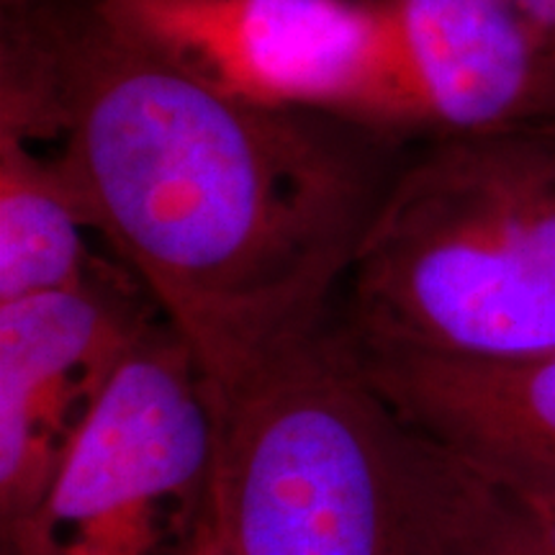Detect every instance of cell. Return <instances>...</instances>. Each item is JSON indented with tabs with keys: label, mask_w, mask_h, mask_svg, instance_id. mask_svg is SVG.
Here are the masks:
<instances>
[{
	"label": "cell",
	"mask_w": 555,
	"mask_h": 555,
	"mask_svg": "<svg viewBox=\"0 0 555 555\" xmlns=\"http://www.w3.org/2000/svg\"><path fill=\"white\" fill-rule=\"evenodd\" d=\"M0 101L54 139L95 232L208 391L335 317L397 131L229 99L93 3H9Z\"/></svg>",
	"instance_id": "1"
},
{
	"label": "cell",
	"mask_w": 555,
	"mask_h": 555,
	"mask_svg": "<svg viewBox=\"0 0 555 555\" xmlns=\"http://www.w3.org/2000/svg\"><path fill=\"white\" fill-rule=\"evenodd\" d=\"M208 393V517L232 555H463L494 499L373 386L335 317Z\"/></svg>",
	"instance_id": "2"
},
{
	"label": "cell",
	"mask_w": 555,
	"mask_h": 555,
	"mask_svg": "<svg viewBox=\"0 0 555 555\" xmlns=\"http://www.w3.org/2000/svg\"><path fill=\"white\" fill-rule=\"evenodd\" d=\"M335 319L363 347L555 350V121L448 134L401 163Z\"/></svg>",
	"instance_id": "3"
},
{
	"label": "cell",
	"mask_w": 555,
	"mask_h": 555,
	"mask_svg": "<svg viewBox=\"0 0 555 555\" xmlns=\"http://www.w3.org/2000/svg\"><path fill=\"white\" fill-rule=\"evenodd\" d=\"M217 412L191 345L157 319L124 360L5 555H180L208 512Z\"/></svg>",
	"instance_id": "4"
},
{
	"label": "cell",
	"mask_w": 555,
	"mask_h": 555,
	"mask_svg": "<svg viewBox=\"0 0 555 555\" xmlns=\"http://www.w3.org/2000/svg\"><path fill=\"white\" fill-rule=\"evenodd\" d=\"M114 29L260 108L427 129L388 0H90Z\"/></svg>",
	"instance_id": "5"
},
{
	"label": "cell",
	"mask_w": 555,
	"mask_h": 555,
	"mask_svg": "<svg viewBox=\"0 0 555 555\" xmlns=\"http://www.w3.org/2000/svg\"><path fill=\"white\" fill-rule=\"evenodd\" d=\"M163 319L124 266L0 304V527L24 519L134 345Z\"/></svg>",
	"instance_id": "6"
},
{
	"label": "cell",
	"mask_w": 555,
	"mask_h": 555,
	"mask_svg": "<svg viewBox=\"0 0 555 555\" xmlns=\"http://www.w3.org/2000/svg\"><path fill=\"white\" fill-rule=\"evenodd\" d=\"M350 345L365 376L414 427L496 486L555 489V350L457 358Z\"/></svg>",
	"instance_id": "7"
},
{
	"label": "cell",
	"mask_w": 555,
	"mask_h": 555,
	"mask_svg": "<svg viewBox=\"0 0 555 555\" xmlns=\"http://www.w3.org/2000/svg\"><path fill=\"white\" fill-rule=\"evenodd\" d=\"M427 129L555 121V69L502 0H388Z\"/></svg>",
	"instance_id": "8"
},
{
	"label": "cell",
	"mask_w": 555,
	"mask_h": 555,
	"mask_svg": "<svg viewBox=\"0 0 555 555\" xmlns=\"http://www.w3.org/2000/svg\"><path fill=\"white\" fill-rule=\"evenodd\" d=\"M95 232L57 152L0 108V304L60 291L114 266L90 249Z\"/></svg>",
	"instance_id": "9"
},
{
	"label": "cell",
	"mask_w": 555,
	"mask_h": 555,
	"mask_svg": "<svg viewBox=\"0 0 555 555\" xmlns=\"http://www.w3.org/2000/svg\"><path fill=\"white\" fill-rule=\"evenodd\" d=\"M463 555H555V489L496 486Z\"/></svg>",
	"instance_id": "10"
},
{
	"label": "cell",
	"mask_w": 555,
	"mask_h": 555,
	"mask_svg": "<svg viewBox=\"0 0 555 555\" xmlns=\"http://www.w3.org/2000/svg\"><path fill=\"white\" fill-rule=\"evenodd\" d=\"M555 69V0H502Z\"/></svg>",
	"instance_id": "11"
},
{
	"label": "cell",
	"mask_w": 555,
	"mask_h": 555,
	"mask_svg": "<svg viewBox=\"0 0 555 555\" xmlns=\"http://www.w3.org/2000/svg\"><path fill=\"white\" fill-rule=\"evenodd\" d=\"M180 555H232V553L227 551L224 543H221L217 527H214L211 517H208V512H206L204 522H201V527H198V535L193 538V543L185 547Z\"/></svg>",
	"instance_id": "12"
}]
</instances>
